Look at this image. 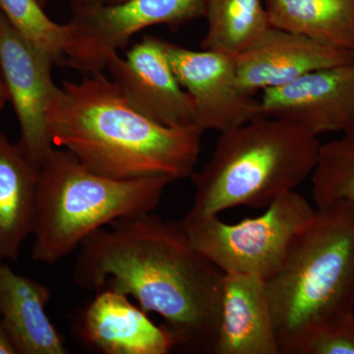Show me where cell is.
I'll use <instances>...</instances> for the list:
<instances>
[{"label":"cell","mask_w":354,"mask_h":354,"mask_svg":"<svg viewBox=\"0 0 354 354\" xmlns=\"http://www.w3.org/2000/svg\"><path fill=\"white\" fill-rule=\"evenodd\" d=\"M320 148L315 135L279 118L260 116L221 132L208 162L193 174L188 215L267 208L311 176Z\"/></svg>","instance_id":"277c9868"},{"label":"cell","mask_w":354,"mask_h":354,"mask_svg":"<svg viewBox=\"0 0 354 354\" xmlns=\"http://www.w3.org/2000/svg\"><path fill=\"white\" fill-rule=\"evenodd\" d=\"M353 62L351 51L274 27L250 48L235 55L239 85L252 95L286 85L315 70Z\"/></svg>","instance_id":"7c38bea8"},{"label":"cell","mask_w":354,"mask_h":354,"mask_svg":"<svg viewBox=\"0 0 354 354\" xmlns=\"http://www.w3.org/2000/svg\"><path fill=\"white\" fill-rule=\"evenodd\" d=\"M50 297L46 286L0 261V315L17 354L69 353L46 314Z\"/></svg>","instance_id":"9a60e30c"},{"label":"cell","mask_w":354,"mask_h":354,"mask_svg":"<svg viewBox=\"0 0 354 354\" xmlns=\"http://www.w3.org/2000/svg\"><path fill=\"white\" fill-rule=\"evenodd\" d=\"M124 0H73L74 8L76 7H86L94 6H104V4H113L122 2Z\"/></svg>","instance_id":"603a6c76"},{"label":"cell","mask_w":354,"mask_h":354,"mask_svg":"<svg viewBox=\"0 0 354 354\" xmlns=\"http://www.w3.org/2000/svg\"><path fill=\"white\" fill-rule=\"evenodd\" d=\"M106 69L130 104L158 124H194L192 102L177 80L160 38L145 37L127 51L114 53Z\"/></svg>","instance_id":"8fae6325"},{"label":"cell","mask_w":354,"mask_h":354,"mask_svg":"<svg viewBox=\"0 0 354 354\" xmlns=\"http://www.w3.org/2000/svg\"><path fill=\"white\" fill-rule=\"evenodd\" d=\"M310 177L316 208L342 200L354 203V123L339 138L321 144Z\"/></svg>","instance_id":"d6986e66"},{"label":"cell","mask_w":354,"mask_h":354,"mask_svg":"<svg viewBox=\"0 0 354 354\" xmlns=\"http://www.w3.org/2000/svg\"><path fill=\"white\" fill-rule=\"evenodd\" d=\"M39 1L41 2V3L44 6H46V2H48V0H39Z\"/></svg>","instance_id":"d4e9b609"},{"label":"cell","mask_w":354,"mask_h":354,"mask_svg":"<svg viewBox=\"0 0 354 354\" xmlns=\"http://www.w3.org/2000/svg\"><path fill=\"white\" fill-rule=\"evenodd\" d=\"M39 169L0 131V261H17L32 234Z\"/></svg>","instance_id":"2e32d148"},{"label":"cell","mask_w":354,"mask_h":354,"mask_svg":"<svg viewBox=\"0 0 354 354\" xmlns=\"http://www.w3.org/2000/svg\"><path fill=\"white\" fill-rule=\"evenodd\" d=\"M171 183L165 176H99L64 149H53L39 169L32 259L53 264L104 225L153 213Z\"/></svg>","instance_id":"5b68a950"},{"label":"cell","mask_w":354,"mask_h":354,"mask_svg":"<svg viewBox=\"0 0 354 354\" xmlns=\"http://www.w3.org/2000/svg\"><path fill=\"white\" fill-rule=\"evenodd\" d=\"M272 27L354 53V0H266Z\"/></svg>","instance_id":"e0dca14e"},{"label":"cell","mask_w":354,"mask_h":354,"mask_svg":"<svg viewBox=\"0 0 354 354\" xmlns=\"http://www.w3.org/2000/svg\"><path fill=\"white\" fill-rule=\"evenodd\" d=\"M79 248L77 286L132 297L146 313L162 317L176 346L213 353L225 272L192 245L180 221L153 213L120 218Z\"/></svg>","instance_id":"6da1fadb"},{"label":"cell","mask_w":354,"mask_h":354,"mask_svg":"<svg viewBox=\"0 0 354 354\" xmlns=\"http://www.w3.org/2000/svg\"><path fill=\"white\" fill-rule=\"evenodd\" d=\"M259 102L263 116L290 121L317 137L344 132L354 123V62L266 88Z\"/></svg>","instance_id":"30bf717a"},{"label":"cell","mask_w":354,"mask_h":354,"mask_svg":"<svg viewBox=\"0 0 354 354\" xmlns=\"http://www.w3.org/2000/svg\"><path fill=\"white\" fill-rule=\"evenodd\" d=\"M8 101V92H7L6 82H4L3 77H2L1 72H0V111H2Z\"/></svg>","instance_id":"cb8c5ba5"},{"label":"cell","mask_w":354,"mask_h":354,"mask_svg":"<svg viewBox=\"0 0 354 354\" xmlns=\"http://www.w3.org/2000/svg\"><path fill=\"white\" fill-rule=\"evenodd\" d=\"M266 286L281 354H297L314 330L354 314V203L316 208Z\"/></svg>","instance_id":"3957f363"},{"label":"cell","mask_w":354,"mask_h":354,"mask_svg":"<svg viewBox=\"0 0 354 354\" xmlns=\"http://www.w3.org/2000/svg\"><path fill=\"white\" fill-rule=\"evenodd\" d=\"M297 354H354V314L314 330Z\"/></svg>","instance_id":"44dd1931"},{"label":"cell","mask_w":354,"mask_h":354,"mask_svg":"<svg viewBox=\"0 0 354 354\" xmlns=\"http://www.w3.org/2000/svg\"><path fill=\"white\" fill-rule=\"evenodd\" d=\"M0 354H17L2 322L1 315H0Z\"/></svg>","instance_id":"7402d4cb"},{"label":"cell","mask_w":354,"mask_h":354,"mask_svg":"<svg viewBox=\"0 0 354 354\" xmlns=\"http://www.w3.org/2000/svg\"><path fill=\"white\" fill-rule=\"evenodd\" d=\"M127 295L109 288L97 291L81 318L79 330L88 346L106 354H167L174 335L156 325Z\"/></svg>","instance_id":"4fadbf2b"},{"label":"cell","mask_w":354,"mask_h":354,"mask_svg":"<svg viewBox=\"0 0 354 354\" xmlns=\"http://www.w3.org/2000/svg\"><path fill=\"white\" fill-rule=\"evenodd\" d=\"M53 65L0 12V72L19 123L18 144L39 167L55 149L46 124L48 106L57 88L51 76Z\"/></svg>","instance_id":"9c48e42d"},{"label":"cell","mask_w":354,"mask_h":354,"mask_svg":"<svg viewBox=\"0 0 354 354\" xmlns=\"http://www.w3.org/2000/svg\"><path fill=\"white\" fill-rule=\"evenodd\" d=\"M315 209L292 191L274 200L262 215L241 223L187 214L180 223L192 245L225 274H252L268 281Z\"/></svg>","instance_id":"8992f818"},{"label":"cell","mask_w":354,"mask_h":354,"mask_svg":"<svg viewBox=\"0 0 354 354\" xmlns=\"http://www.w3.org/2000/svg\"><path fill=\"white\" fill-rule=\"evenodd\" d=\"M160 41L177 80L192 102L194 124L203 132L227 131L263 116L259 100L239 85L235 55Z\"/></svg>","instance_id":"ba28073f"},{"label":"cell","mask_w":354,"mask_h":354,"mask_svg":"<svg viewBox=\"0 0 354 354\" xmlns=\"http://www.w3.org/2000/svg\"><path fill=\"white\" fill-rule=\"evenodd\" d=\"M206 0H124L76 7L68 23L66 64L95 74L135 34L157 25L180 26L205 16Z\"/></svg>","instance_id":"52a82bcc"},{"label":"cell","mask_w":354,"mask_h":354,"mask_svg":"<svg viewBox=\"0 0 354 354\" xmlns=\"http://www.w3.org/2000/svg\"><path fill=\"white\" fill-rule=\"evenodd\" d=\"M214 354H281L265 279L223 274Z\"/></svg>","instance_id":"5bb4252c"},{"label":"cell","mask_w":354,"mask_h":354,"mask_svg":"<svg viewBox=\"0 0 354 354\" xmlns=\"http://www.w3.org/2000/svg\"><path fill=\"white\" fill-rule=\"evenodd\" d=\"M204 17L208 31L202 48L234 55L250 48L272 27L263 0H206Z\"/></svg>","instance_id":"ac0fdd59"},{"label":"cell","mask_w":354,"mask_h":354,"mask_svg":"<svg viewBox=\"0 0 354 354\" xmlns=\"http://www.w3.org/2000/svg\"><path fill=\"white\" fill-rule=\"evenodd\" d=\"M0 12L26 41L53 64H66L69 25L51 20L39 0H0Z\"/></svg>","instance_id":"ffe728a7"},{"label":"cell","mask_w":354,"mask_h":354,"mask_svg":"<svg viewBox=\"0 0 354 354\" xmlns=\"http://www.w3.org/2000/svg\"><path fill=\"white\" fill-rule=\"evenodd\" d=\"M46 124L53 146L88 171L118 180L192 177L204 133L196 125L169 127L150 120L102 72L57 86Z\"/></svg>","instance_id":"7a4b0ae2"}]
</instances>
